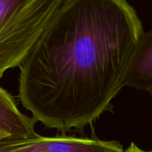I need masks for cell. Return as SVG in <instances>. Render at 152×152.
<instances>
[{"mask_svg": "<svg viewBox=\"0 0 152 152\" xmlns=\"http://www.w3.org/2000/svg\"><path fill=\"white\" fill-rule=\"evenodd\" d=\"M144 32L126 0H63L19 67L21 104L48 129L83 132L113 111Z\"/></svg>", "mask_w": 152, "mask_h": 152, "instance_id": "cell-1", "label": "cell"}, {"mask_svg": "<svg viewBox=\"0 0 152 152\" xmlns=\"http://www.w3.org/2000/svg\"><path fill=\"white\" fill-rule=\"evenodd\" d=\"M63 0H0V79L24 62Z\"/></svg>", "mask_w": 152, "mask_h": 152, "instance_id": "cell-2", "label": "cell"}, {"mask_svg": "<svg viewBox=\"0 0 152 152\" xmlns=\"http://www.w3.org/2000/svg\"><path fill=\"white\" fill-rule=\"evenodd\" d=\"M117 140L76 137L62 134L54 137L37 136L28 139H5L0 142V152H124Z\"/></svg>", "mask_w": 152, "mask_h": 152, "instance_id": "cell-3", "label": "cell"}, {"mask_svg": "<svg viewBox=\"0 0 152 152\" xmlns=\"http://www.w3.org/2000/svg\"><path fill=\"white\" fill-rule=\"evenodd\" d=\"M123 86L147 92L152 90V28L143 33L135 49Z\"/></svg>", "mask_w": 152, "mask_h": 152, "instance_id": "cell-4", "label": "cell"}, {"mask_svg": "<svg viewBox=\"0 0 152 152\" xmlns=\"http://www.w3.org/2000/svg\"><path fill=\"white\" fill-rule=\"evenodd\" d=\"M37 122L18 108L15 98L0 86V129L10 135V139H28L37 136Z\"/></svg>", "mask_w": 152, "mask_h": 152, "instance_id": "cell-5", "label": "cell"}, {"mask_svg": "<svg viewBox=\"0 0 152 152\" xmlns=\"http://www.w3.org/2000/svg\"><path fill=\"white\" fill-rule=\"evenodd\" d=\"M124 152H152V150H151V151H146V150L142 149L138 145H137L134 142H132L130 145L126 149H125Z\"/></svg>", "mask_w": 152, "mask_h": 152, "instance_id": "cell-6", "label": "cell"}, {"mask_svg": "<svg viewBox=\"0 0 152 152\" xmlns=\"http://www.w3.org/2000/svg\"><path fill=\"white\" fill-rule=\"evenodd\" d=\"M5 139H10V135L1 129H0V142Z\"/></svg>", "mask_w": 152, "mask_h": 152, "instance_id": "cell-7", "label": "cell"}, {"mask_svg": "<svg viewBox=\"0 0 152 152\" xmlns=\"http://www.w3.org/2000/svg\"><path fill=\"white\" fill-rule=\"evenodd\" d=\"M148 93L149 94L151 95V96H152V90H151V91H149V92H148Z\"/></svg>", "mask_w": 152, "mask_h": 152, "instance_id": "cell-8", "label": "cell"}]
</instances>
